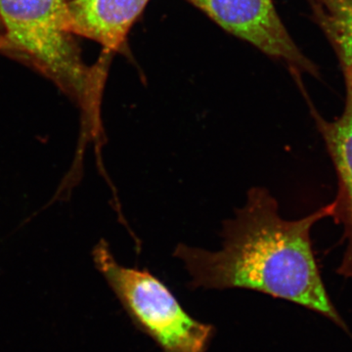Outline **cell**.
<instances>
[{
    "label": "cell",
    "mask_w": 352,
    "mask_h": 352,
    "mask_svg": "<svg viewBox=\"0 0 352 352\" xmlns=\"http://www.w3.org/2000/svg\"><path fill=\"white\" fill-rule=\"evenodd\" d=\"M333 210L332 201L302 219L287 220L270 191L254 187L244 207L224 221L221 249L180 243L173 256L188 271L190 289L261 292L312 310L349 333L322 280L310 238L314 224L333 217Z\"/></svg>",
    "instance_id": "obj_1"
},
{
    "label": "cell",
    "mask_w": 352,
    "mask_h": 352,
    "mask_svg": "<svg viewBox=\"0 0 352 352\" xmlns=\"http://www.w3.org/2000/svg\"><path fill=\"white\" fill-rule=\"evenodd\" d=\"M68 0H0L7 50L30 62L68 95L82 113L85 142L104 140L102 96L111 53L95 67L83 63L69 31Z\"/></svg>",
    "instance_id": "obj_2"
},
{
    "label": "cell",
    "mask_w": 352,
    "mask_h": 352,
    "mask_svg": "<svg viewBox=\"0 0 352 352\" xmlns=\"http://www.w3.org/2000/svg\"><path fill=\"white\" fill-rule=\"evenodd\" d=\"M92 258L131 320L162 352L207 351L214 328L190 316L161 280L118 263L105 240L95 245Z\"/></svg>",
    "instance_id": "obj_3"
},
{
    "label": "cell",
    "mask_w": 352,
    "mask_h": 352,
    "mask_svg": "<svg viewBox=\"0 0 352 352\" xmlns=\"http://www.w3.org/2000/svg\"><path fill=\"white\" fill-rule=\"evenodd\" d=\"M243 41L292 69L315 75L314 65L298 50L280 19L273 0H187Z\"/></svg>",
    "instance_id": "obj_4"
},
{
    "label": "cell",
    "mask_w": 352,
    "mask_h": 352,
    "mask_svg": "<svg viewBox=\"0 0 352 352\" xmlns=\"http://www.w3.org/2000/svg\"><path fill=\"white\" fill-rule=\"evenodd\" d=\"M342 71L346 83V101L342 115L329 122L315 115V120L338 178L332 219L344 227L346 250L337 273L352 280V69Z\"/></svg>",
    "instance_id": "obj_5"
},
{
    "label": "cell",
    "mask_w": 352,
    "mask_h": 352,
    "mask_svg": "<svg viewBox=\"0 0 352 352\" xmlns=\"http://www.w3.org/2000/svg\"><path fill=\"white\" fill-rule=\"evenodd\" d=\"M150 0H72L69 27L73 34L100 43L106 52L119 50Z\"/></svg>",
    "instance_id": "obj_6"
},
{
    "label": "cell",
    "mask_w": 352,
    "mask_h": 352,
    "mask_svg": "<svg viewBox=\"0 0 352 352\" xmlns=\"http://www.w3.org/2000/svg\"><path fill=\"white\" fill-rule=\"evenodd\" d=\"M315 11L342 69H352V0H317Z\"/></svg>",
    "instance_id": "obj_7"
},
{
    "label": "cell",
    "mask_w": 352,
    "mask_h": 352,
    "mask_svg": "<svg viewBox=\"0 0 352 352\" xmlns=\"http://www.w3.org/2000/svg\"><path fill=\"white\" fill-rule=\"evenodd\" d=\"M7 50V43L6 36H4V30L0 22V50Z\"/></svg>",
    "instance_id": "obj_8"
}]
</instances>
